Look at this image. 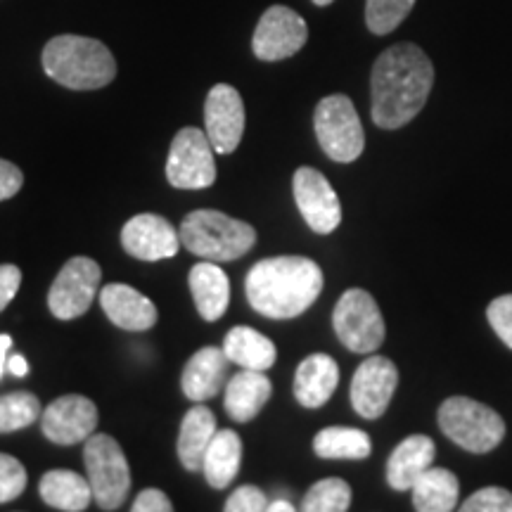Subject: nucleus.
I'll use <instances>...</instances> for the list:
<instances>
[{"mask_svg":"<svg viewBox=\"0 0 512 512\" xmlns=\"http://www.w3.org/2000/svg\"><path fill=\"white\" fill-rule=\"evenodd\" d=\"M313 128L323 152L332 162L349 164L363 155L366 133L358 112L347 95H328L318 102Z\"/></svg>","mask_w":512,"mask_h":512,"instance_id":"0eeeda50","label":"nucleus"},{"mask_svg":"<svg viewBox=\"0 0 512 512\" xmlns=\"http://www.w3.org/2000/svg\"><path fill=\"white\" fill-rule=\"evenodd\" d=\"M226 370L228 356L223 349L204 347L200 351H195V354L190 356V361L185 363L181 375L183 394L195 403L211 399V396L219 394L223 382H226Z\"/></svg>","mask_w":512,"mask_h":512,"instance_id":"a211bd4d","label":"nucleus"},{"mask_svg":"<svg viewBox=\"0 0 512 512\" xmlns=\"http://www.w3.org/2000/svg\"><path fill=\"white\" fill-rule=\"evenodd\" d=\"M434 86V64L415 43H396L377 57L370 74V114L394 131L418 117Z\"/></svg>","mask_w":512,"mask_h":512,"instance_id":"f257e3e1","label":"nucleus"},{"mask_svg":"<svg viewBox=\"0 0 512 512\" xmlns=\"http://www.w3.org/2000/svg\"><path fill=\"white\" fill-rule=\"evenodd\" d=\"M306 38H309V27L304 17L285 5H273L256 24L252 50L259 60L280 62L297 55L306 46Z\"/></svg>","mask_w":512,"mask_h":512,"instance_id":"9b49d317","label":"nucleus"},{"mask_svg":"<svg viewBox=\"0 0 512 512\" xmlns=\"http://www.w3.org/2000/svg\"><path fill=\"white\" fill-rule=\"evenodd\" d=\"M121 247L140 261L171 259L181 249V233L164 216L138 214L121 228Z\"/></svg>","mask_w":512,"mask_h":512,"instance_id":"dca6fc26","label":"nucleus"},{"mask_svg":"<svg viewBox=\"0 0 512 512\" xmlns=\"http://www.w3.org/2000/svg\"><path fill=\"white\" fill-rule=\"evenodd\" d=\"M399 387V370L389 358L368 356L351 380V406L366 420L382 418Z\"/></svg>","mask_w":512,"mask_h":512,"instance_id":"ddd939ff","label":"nucleus"},{"mask_svg":"<svg viewBox=\"0 0 512 512\" xmlns=\"http://www.w3.org/2000/svg\"><path fill=\"white\" fill-rule=\"evenodd\" d=\"M83 463L93 489V501L100 505V510H119L131 489V470L119 441L110 434H91L83 446Z\"/></svg>","mask_w":512,"mask_h":512,"instance_id":"423d86ee","label":"nucleus"},{"mask_svg":"<svg viewBox=\"0 0 512 512\" xmlns=\"http://www.w3.org/2000/svg\"><path fill=\"white\" fill-rule=\"evenodd\" d=\"M337 339L354 354H373L384 342V318L373 294L366 290H347L339 297L332 313Z\"/></svg>","mask_w":512,"mask_h":512,"instance_id":"6e6552de","label":"nucleus"},{"mask_svg":"<svg viewBox=\"0 0 512 512\" xmlns=\"http://www.w3.org/2000/svg\"><path fill=\"white\" fill-rule=\"evenodd\" d=\"M204 128L211 147L219 155H230L238 150L245 133V102L240 93L228 83H216L207 95L204 105Z\"/></svg>","mask_w":512,"mask_h":512,"instance_id":"2eb2a0df","label":"nucleus"},{"mask_svg":"<svg viewBox=\"0 0 512 512\" xmlns=\"http://www.w3.org/2000/svg\"><path fill=\"white\" fill-rule=\"evenodd\" d=\"M339 384V366L328 354H311L294 373V396L304 408H320L332 399Z\"/></svg>","mask_w":512,"mask_h":512,"instance_id":"aec40b11","label":"nucleus"},{"mask_svg":"<svg viewBox=\"0 0 512 512\" xmlns=\"http://www.w3.org/2000/svg\"><path fill=\"white\" fill-rule=\"evenodd\" d=\"M313 3H316V5H318V8H325V5L335 3V0H313Z\"/></svg>","mask_w":512,"mask_h":512,"instance_id":"79ce46f5","label":"nucleus"},{"mask_svg":"<svg viewBox=\"0 0 512 512\" xmlns=\"http://www.w3.org/2000/svg\"><path fill=\"white\" fill-rule=\"evenodd\" d=\"M463 512H512V494L501 486H486L458 505Z\"/></svg>","mask_w":512,"mask_h":512,"instance_id":"473e14b6","label":"nucleus"},{"mask_svg":"<svg viewBox=\"0 0 512 512\" xmlns=\"http://www.w3.org/2000/svg\"><path fill=\"white\" fill-rule=\"evenodd\" d=\"M268 508V501H266V494L259 489V486H240V489H235L233 494L228 496L226 505H223V510L226 512H264Z\"/></svg>","mask_w":512,"mask_h":512,"instance_id":"f704fd0d","label":"nucleus"},{"mask_svg":"<svg viewBox=\"0 0 512 512\" xmlns=\"http://www.w3.org/2000/svg\"><path fill=\"white\" fill-rule=\"evenodd\" d=\"M166 178L181 190H204L214 185L216 162L207 131L185 126L176 133L166 162Z\"/></svg>","mask_w":512,"mask_h":512,"instance_id":"1a4fd4ad","label":"nucleus"},{"mask_svg":"<svg viewBox=\"0 0 512 512\" xmlns=\"http://www.w3.org/2000/svg\"><path fill=\"white\" fill-rule=\"evenodd\" d=\"M242 463V439L233 430H219L204 453L202 472L214 489H226L238 477Z\"/></svg>","mask_w":512,"mask_h":512,"instance_id":"a878e982","label":"nucleus"},{"mask_svg":"<svg viewBox=\"0 0 512 512\" xmlns=\"http://www.w3.org/2000/svg\"><path fill=\"white\" fill-rule=\"evenodd\" d=\"M188 283L197 311L204 320L214 323L226 313L230 302V280L216 261L202 259L200 264L192 266Z\"/></svg>","mask_w":512,"mask_h":512,"instance_id":"412c9836","label":"nucleus"},{"mask_svg":"<svg viewBox=\"0 0 512 512\" xmlns=\"http://www.w3.org/2000/svg\"><path fill=\"white\" fill-rule=\"evenodd\" d=\"M313 451L325 460H366L373 453V441L356 427H325L313 439Z\"/></svg>","mask_w":512,"mask_h":512,"instance_id":"cd10ccee","label":"nucleus"},{"mask_svg":"<svg viewBox=\"0 0 512 512\" xmlns=\"http://www.w3.org/2000/svg\"><path fill=\"white\" fill-rule=\"evenodd\" d=\"M413 508L418 512H451L458 508V477L444 467H430L413 484Z\"/></svg>","mask_w":512,"mask_h":512,"instance_id":"bb28decb","label":"nucleus"},{"mask_svg":"<svg viewBox=\"0 0 512 512\" xmlns=\"http://www.w3.org/2000/svg\"><path fill=\"white\" fill-rule=\"evenodd\" d=\"M268 512H294V505L287 503V501H275V503H268Z\"/></svg>","mask_w":512,"mask_h":512,"instance_id":"a19ab883","label":"nucleus"},{"mask_svg":"<svg viewBox=\"0 0 512 512\" xmlns=\"http://www.w3.org/2000/svg\"><path fill=\"white\" fill-rule=\"evenodd\" d=\"M437 458V446L425 434H413L403 439L394 448L392 456L387 460V482L396 491L413 489L422 472H427Z\"/></svg>","mask_w":512,"mask_h":512,"instance_id":"6ab92c4d","label":"nucleus"},{"mask_svg":"<svg viewBox=\"0 0 512 512\" xmlns=\"http://www.w3.org/2000/svg\"><path fill=\"white\" fill-rule=\"evenodd\" d=\"M12 349V337L0 335V377L8 370V351Z\"/></svg>","mask_w":512,"mask_h":512,"instance_id":"ea45409f","label":"nucleus"},{"mask_svg":"<svg viewBox=\"0 0 512 512\" xmlns=\"http://www.w3.org/2000/svg\"><path fill=\"white\" fill-rule=\"evenodd\" d=\"M486 318H489L491 328L505 347L512 349V294H501L486 309Z\"/></svg>","mask_w":512,"mask_h":512,"instance_id":"72a5a7b5","label":"nucleus"},{"mask_svg":"<svg viewBox=\"0 0 512 512\" xmlns=\"http://www.w3.org/2000/svg\"><path fill=\"white\" fill-rule=\"evenodd\" d=\"M219 432L216 427V418L209 408L195 406L185 413L181 422V432H178V460L185 470L197 472L202 470L204 453L214 439V434Z\"/></svg>","mask_w":512,"mask_h":512,"instance_id":"5701e85b","label":"nucleus"},{"mask_svg":"<svg viewBox=\"0 0 512 512\" xmlns=\"http://www.w3.org/2000/svg\"><path fill=\"white\" fill-rule=\"evenodd\" d=\"M27 489V470L17 458L0 453V503H10Z\"/></svg>","mask_w":512,"mask_h":512,"instance_id":"2f4dec72","label":"nucleus"},{"mask_svg":"<svg viewBox=\"0 0 512 512\" xmlns=\"http://www.w3.org/2000/svg\"><path fill=\"white\" fill-rule=\"evenodd\" d=\"M19 285H22V271L15 264L0 266V313L8 309L12 299L17 297Z\"/></svg>","mask_w":512,"mask_h":512,"instance_id":"c9c22d12","label":"nucleus"},{"mask_svg":"<svg viewBox=\"0 0 512 512\" xmlns=\"http://www.w3.org/2000/svg\"><path fill=\"white\" fill-rule=\"evenodd\" d=\"M24 185V174L19 166H15L8 159H0V202L15 197Z\"/></svg>","mask_w":512,"mask_h":512,"instance_id":"e433bc0d","label":"nucleus"},{"mask_svg":"<svg viewBox=\"0 0 512 512\" xmlns=\"http://www.w3.org/2000/svg\"><path fill=\"white\" fill-rule=\"evenodd\" d=\"M98 408L88 396L64 394L41 413V430L57 446H74L95 434Z\"/></svg>","mask_w":512,"mask_h":512,"instance_id":"4468645a","label":"nucleus"},{"mask_svg":"<svg viewBox=\"0 0 512 512\" xmlns=\"http://www.w3.org/2000/svg\"><path fill=\"white\" fill-rule=\"evenodd\" d=\"M133 512H171L174 503L169 501V496L159 489H145L140 491L136 501L131 505Z\"/></svg>","mask_w":512,"mask_h":512,"instance_id":"4c0bfd02","label":"nucleus"},{"mask_svg":"<svg viewBox=\"0 0 512 512\" xmlns=\"http://www.w3.org/2000/svg\"><path fill=\"white\" fill-rule=\"evenodd\" d=\"M415 0H366V24L377 36L392 34L411 15Z\"/></svg>","mask_w":512,"mask_h":512,"instance_id":"7c9ffc66","label":"nucleus"},{"mask_svg":"<svg viewBox=\"0 0 512 512\" xmlns=\"http://www.w3.org/2000/svg\"><path fill=\"white\" fill-rule=\"evenodd\" d=\"M351 505V486L339 477L320 479L306 491L304 512H344Z\"/></svg>","mask_w":512,"mask_h":512,"instance_id":"c756f323","label":"nucleus"},{"mask_svg":"<svg viewBox=\"0 0 512 512\" xmlns=\"http://www.w3.org/2000/svg\"><path fill=\"white\" fill-rule=\"evenodd\" d=\"M223 351H226L230 363H238L240 368L249 370L273 368L275 358H278V349L271 339L254 328H247V325L228 330L226 339H223Z\"/></svg>","mask_w":512,"mask_h":512,"instance_id":"393cba45","label":"nucleus"},{"mask_svg":"<svg viewBox=\"0 0 512 512\" xmlns=\"http://www.w3.org/2000/svg\"><path fill=\"white\" fill-rule=\"evenodd\" d=\"M102 268L91 256H74L62 271L57 273L55 283L48 292V309L55 318L74 320L91 309L95 294L100 290Z\"/></svg>","mask_w":512,"mask_h":512,"instance_id":"9d476101","label":"nucleus"},{"mask_svg":"<svg viewBox=\"0 0 512 512\" xmlns=\"http://www.w3.org/2000/svg\"><path fill=\"white\" fill-rule=\"evenodd\" d=\"M8 370L15 377H24L29 373V363H27V358L24 356H19V354H12L10 358H8Z\"/></svg>","mask_w":512,"mask_h":512,"instance_id":"58836bf2","label":"nucleus"},{"mask_svg":"<svg viewBox=\"0 0 512 512\" xmlns=\"http://www.w3.org/2000/svg\"><path fill=\"white\" fill-rule=\"evenodd\" d=\"M271 394L273 384L264 375V370L245 368L228 382L223 406H226L230 420L252 422L271 399Z\"/></svg>","mask_w":512,"mask_h":512,"instance_id":"4be33fe9","label":"nucleus"},{"mask_svg":"<svg viewBox=\"0 0 512 512\" xmlns=\"http://www.w3.org/2000/svg\"><path fill=\"white\" fill-rule=\"evenodd\" d=\"M247 302L266 318L287 320L309 311L323 292V271L309 256H271L252 266Z\"/></svg>","mask_w":512,"mask_h":512,"instance_id":"f03ea898","label":"nucleus"},{"mask_svg":"<svg viewBox=\"0 0 512 512\" xmlns=\"http://www.w3.org/2000/svg\"><path fill=\"white\" fill-rule=\"evenodd\" d=\"M292 190L306 226L318 235L335 233L339 223H342V204H339L337 192L328 178L320 174L318 169L302 166V169L294 171Z\"/></svg>","mask_w":512,"mask_h":512,"instance_id":"f8f14e48","label":"nucleus"},{"mask_svg":"<svg viewBox=\"0 0 512 512\" xmlns=\"http://www.w3.org/2000/svg\"><path fill=\"white\" fill-rule=\"evenodd\" d=\"M183 247L207 261H235L256 245V230L214 209L190 211L181 223Z\"/></svg>","mask_w":512,"mask_h":512,"instance_id":"20e7f679","label":"nucleus"},{"mask_svg":"<svg viewBox=\"0 0 512 512\" xmlns=\"http://www.w3.org/2000/svg\"><path fill=\"white\" fill-rule=\"evenodd\" d=\"M43 503L62 512H83L93 501V489L88 479L72 470H50L38 482Z\"/></svg>","mask_w":512,"mask_h":512,"instance_id":"b1692460","label":"nucleus"},{"mask_svg":"<svg viewBox=\"0 0 512 512\" xmlns=\"http://www.w3.org/2000/svg\"><path fill=\"white\" fill-rule=\"evenodd\" d=\"M43 72L72 91H98L117 76V60L105 43L86 36H55L43 48Z\"/></svg>","mask_w":512,"mask_h":512,"instance_id":"7ed1b4c3","label":"nucleus"},{"mask_svg":"<svg viewBox=\"0 0 512 512\" xmlns=\"http://www.w3.org/2000/svg\"><path fill=\"white\" fill-rule=\"evenodd\" d=\"M41 401L29 392L0 396V434L24 430L41 418Z\"/></svg>","mask_w":512,"mask_h":512,"instance_id":"c85d7f7f","label":"nucleus"},{"mask_svg":"<svg viewBox=\"0 0 512 512\" xmlns=\"http://www.w3.org/2000/svg\"><path fill=\"white\" fill-rule=\"evenodd\" d=\"M100 306L121 330L145 332L157 325V306L131 285L112 283L100 290Z\"/></svg>","mask_w":512,"mask_h":512,"instance_id":"f3484780","label":"nucleus"},{"mask_svg":"<svg viewBox=\"0 0 512 512\" xmlns=\"http://www.w3.org/2000/svg\"><path fill=\"white\" fill-rule=\"evenodd\" d=\"M441 432L453 444L472 453H489L505 437V422L494 408L467 396H451L437 413Z\"/></svg>","mask_w":512,"mask_h":512,"instance_id":"39448f33","label":"nucleus"}]
</instances>
